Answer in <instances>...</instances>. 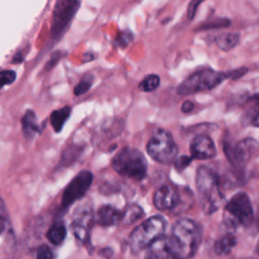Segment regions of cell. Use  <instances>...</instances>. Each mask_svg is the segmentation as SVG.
Wrapping results in <instances>:
<instances>
[{"label": "cell", "instance_id": "obj_2", "mask_svg": "<svg viewBox=\"0 0 259 259\" xmlns=\"http://www.w3.org/2000/svg\"><path fill=\"white\" fill-rule=\"evenodd\" d=\"M195 180L202 211L206 214L213 213L219 209L223 200L218 175L210 168L201 166L197 169Z\"/></svg>", "mask_w": 259, "mask_h": 259}, {"label": "cell", "instance_id": "obj_18", "mask_svg": "<svg viewBox=\"0 0 259 259\" xmlns=\"http://www.w3.org/2000/svg\"><path fill=\"white\" fill-rule=\"evenodd\" d=\"M67 235L66 226L63 221H56L47 232V238L53 245H61Z\"/></svg>", "mask_w": 259, "mask_h": 259}, {"label": "cell", "instance_id": "obj_8", "mask_svg": "<svg viewBox=\"0 0 259 259\" xmlns=\"http://www.w3.org/2000/svg\"><path fill=\"white\" fill-rule=\"evenodd\" d=\"M225 154L236 169L242 170L252 158H254L258 151V143L254 139H244L235 145L225 142Z\"/></svg>", "mask_w": 259, "mask_h": 259}, {"label": "cell", "instance_id": "obj_17", "mask_svg": "<svg viewBox=\"0 0 259 259\" xmlns=\"http://www.w3.org/2000/svg\"><path fill=\"white\" fill-rule=\"evenodd\" d=\"M237 244V238L233 233H227L218 239L213 245V250L217 255L225 256L229 254Z\"/></svg>", "mask_w": 259, "mask_h": 259}, {"label": "cell", "instance_id": "obj_6", "mask_svg": "<svg viewBox=\"0 0 259 259\" xmlns=\"http://www.w3.org/2000/svg\"><path fill=\"white\" fill-rule=\"evenodd\" d=\"M148 155L161 164H170L178 153V147L170 133L165 130H157L147 144Z\"/></svg>", "mask_w": 259, "mask_h": 259}, {"label": "cell", "instance_id": "obj_23", "mask_svg": "<svg viewBox=\"0 0 259 259\" xmlns=\"http://www.w3.org/2000/svg\"><path fill=\"white\" fill-rule=\"evenodd\" d=\"M92 83H93V76L88 74V75H85L81 80L80 82L74 87V94L76 96H79V95H82L84 93H86L90 87L92 86Z\"/></svg>", "mask_w": 259, "mask_h": 259}, {"label": "cell", "instance_id": "obj_12", "mask_svg": "<svg viewBox=\"0 0 259 259\" xmlns=\"http://www.w3.org/2000/svg\"><path fill=\"white\" fill-rule=\"evenodd\" d=\"M190 154L192 159L206 160L213 158L217 154L213 141L206 135L195 136L190 143Z\"/></svg>", "mask_w": 259, "mask_h": 259}, {"label": "cell", "instance_id": "obj_13", "mask_svg": "<svg viewBox=\"0 0 259 259\" xmlns=\"http://www.w3.org/2000/svg\"><path fill=\"white\" fill-rule=\"evenodd\" d=\"M178 201V190L169 185H163L158 188L154 194L153 202L160 210L173 209Z\"/></svg>", "mask_w": 259, "mask_h": 259}, {"label": "cell", "instance_id": "obj_5", "mask_svg": "<svg viewBox=\"0 0 259 259\" xmlns=\"http://www.w3.org/2000/svg\"><path fill=\"white\" fill-rule=\"evenodd\" d=\"M228 78V72H218L211 69H202L192 73L177 88L180 95H189L200 91L211 90Z\"/></svg>", "mask_w": 259, "mask_h": 259}, {"label": "cell", "instance_id": "obj_31", "mask_svg": "<svg viewBox=\"0 0 259 259\" xmlns=\"http://www.w3.org/2000/svg\"><path fill=\"white\" fill-rule=\"evenodd\" d=\"M4 228H5V221H4V219L2 217H0V235L4 231Z\"/></svg>", "mask_w": 259, "mask_h": 259}, {"label": "cell", "instance_id": "obj_4", "mask_svg": "<svg viewBox=\"0 0 259 259\" xmlns=\"http://www.w3.org/2000/svg\"><path fill=\"white\" fill-rule=\"evenodd\" d=\"M166 221L161 215H154L140 224L130 235L128 243L134 252L148 248L153 242L164 235Z\"/></svg>", "mask_w": 259, "mask_h": 259}, {"label": "cell", "instance_id": "obj_21", "mask_svg": "<svg viewBox=\"0 0 259 259\" xmlns=\"http://www.w3.org/2000/svg\"><path fill=\"white\" fill-rule=\"evenodd\" d=\"M144 215L143 208L138 204H131L121 214V221L126 224H133Z\"/></svg>", "mask_w": 259, "mask_h": 259}, {"label": "cell", "instance_id": "obj_27", "mask_svg": "<svg viewBox=\"0 0 259 259\" xmlns=\"http://www.w3.org/2000/svg\"><path fill=\"white\" fill-rule=\"evenodd\" d=\"M230 25V20L228 19H218L215 21H211L206 23L205 25L201 26V28L203 29H208V28H213V27H224V26H229Z\"/></svg>", "mask_w": 259, "mask_h": 259}, {"label": "cell", "instance_id": "obj_25", "mask_svg": "<svg viewBox=\"0 0 259 259\" xmlns=\"http://www.w3.org/2000/svg\"><path fill=\"white\" fill-rule=\"evenodd\" d=\"M53 257H54V255H53V252L50 247H48L46 245L38 247V249L36 251L35 259H53Z\"/></svg>", "mask_w": 259, "mask_h": 259}, {"label": "cell", "instance_id": "obj_15", "mask_svg": "<svg viewBox=\"0 0 259 259\" xmlns=\"http://www.w3.org/2000/svg\"><path fill=\"white\" fill-rule=\"evenodd\" d=\"M121 214L122 212L116 207L110 204H105L97 210L95 221L100 226L109 227L117 224L121 220Z\"/></svg>", "mask_w": 259, "mask_h": 259}, {"label": "cell", "instance_id": "obj_10", "mask_svg": "<svg viewBox=\"0 0 259 259\" xmlns=\"http://www.w3.org/2000/svg\"><path fill=\"white\" fill-rule=\"evenodd\" d=\"M92 223L93 211L89 204L85 203L76 208L72 219L71 228L77 240L85 242L88 239Z\"/></svg>", "mask_w": 259, "mask_h": 259}, {"label": "cell", "instance_id": "obj_28", "mask_svg": "<svg viewBox=\"0 0 259 259\" xmlns=\"http://www.w3.org/2000/svg\"><path fill=\"white\" fill-rule=\"evenodd\" d=\"M204 0H191V2L188 5V10H187V16L189 19H192L196 13L197 7L199 6V4L201 2H203Z\"/></svg>", "mask_w": 259, "mask_h": 259}, {"label": "cell", "instance_id": "obj_29", "mask_svg": "<svg viewBox=\"0 0 259 259\" xmlns=\"http://www.w3.org/2000/svg\"><path fill=\"white\" fill-rule=\"evenodd\" d=\"M132 37H133V35H132L131 32H121V33L119 34V37H118L116 40H117V42L119 44V46L125 47V46L131 41Z\"/></svg>", "mask_w": 259, "mask_h": 259}, {"label": "cell", "instance_id": "obj_20", "mask_svg": "<svg viewBox=\"0 0 259 259\" xmlns=\"http://www.w3.org/2000/svg\"><path fill=\"white\" fill-rule=\"evenodd\" d=\"M240 40V34L236 32H228L221 34L217 37L215 42L218 47L223 51H229L233 48H235Z\"/></svg>", "mask_w": 259, "mask_h": 259}, {"label": "cell", "instance_id": "obj_7", "mask_svg": "<svg viewBox=\"0 0 259 259\" xmlns=\"http://www.w3.org/2000/svg\"><path fill=\"white\" fill-rule=\"evenodd\" d=\"M224 218L232 227L250 226L254 219V212L249 196L244 192L236 193L227 202Z\"/></svg>", "mask_w": 259, "mask_h": 259}, {"label": "cell", "instance_id": "obj_24", "mask_svg": "<svg viewBox=\"0 0 259 259\" xmlns=\"http://www.w3.org/2000/svg\"><path fill=\"white\" fill-rule=\"evenodd\" d=\"M16 78V74L14 71L11 70H6L0 72V89L5 86L11 84Z\"/></svg>", "mask_w": 259, "mask_h": 259}, {"label": "cell", "instance_id": "obj_26", "mask_svg": "<svg viewBox=\"0 0 259 259\" xmlns=\"http://www.w3.org/2000/svg\"><path fill=\"white\" fill-rule=\"evenodd\" d=\"M192 161V158L191 157H188V156H180L179 158H175V166H176V169L181 171L183 170L184 168H186Z\"/></svg>", "mask_w": 259, "mask_h": 259}, {"label": "cell", "instance_id": "obj_22", "mask_svg": "<svg viewBox=\"0 0 259 259\" xmlns=\"http://www.w3.org/2000/svg\"><path fill=\"white\" fill-rule=\"evenodd\" d=\"M160 85V78L158 75L150 74L146 76L143 81L140 83V89L146 92H151L156 90Z\"/></svg>", "mask_w": 259, "mask_h": 259}, {"label": "cell", "instance_id": "obj_11", "mask_svg": "<svg viewBox=\"0 0 259 259\" xmlns=\"http://www.w3.org/2000/svg\"><path fill=\"white\" fill-rule=\"evenodd\" d=\"M79 5V0H58L53 18L52 34L57 36L66 27L67 23L70 21L74 15L77 7Z\"/></svg>", "mask_w": 259, "mask_h": 259}, {"label": "cell", "instance_id": "obj_14", "mask_svg": "<svg viewBox=\"0 0 259 259\" xmlns=\"http://www.w3.org/2000/svg\"><path fill=\"white\" fill-rule=\"evenodd\" d=\"M145 259H175L169 249L167 237L161 236L148 248Z\"/></svg>", "mask_w": 259, "mask_h": 259}, {"label": "cell", "instance_id": "obj_3", "mask_svg": "<svg viewBox=\"0 0 259 259\" xmlns=\"http://www.w3.org/2000/svg\"><path fill=\"white\" fill-rule=\"evenodd\" d=\"M113 169L121 176L142 180L147 175L148 164L144 154L135 148L125 147L112 160Z\"/></svg>", "mask_w": 259, "mask_h": 259}, {"label": "cell", "instance_id": "obj_9", "mask_svg": "<svg viewBox=\"0 0 259 259\" xmlns=\"http://www.w3.org/2000/svg\"><path fill=\"white\" fill-rule=\"evenodd\" d=\"M92 181L93 174L90 171L83 170L79 172L65 187L62 195L61 208L63 210L67 209L72 203L83 197L91 186Z\"/></svg>", "mask_w": 259, "mask_h": 259}, {"label": "cell", "instance_id": "obj_19", "mask_svg": "<svg viewBox=\"0 0 259 259\" xmlns=\"http://www.w3.org/2000/svg\"><path fill=\"white\" fill-rule=\"evenodd\" d=\"M70 114H71L70 106H65V107H62V108L57 109L52 112V114L50 116V121H51V125L53 126V128L56 133H60L62 131V128H63L65 122L67 121V119L69 118Z\"/></svg>", "mask_w": 259, "mask_h": 259}, {"label": "cell", "instance_id": "obj_1", "mask_svg": "<svg viewBox=\"0 0 259 259\" xmlns=\"http://www.w3.org/2000/svg\"><path fill=\"white\" fill-rule=\"evenodd\" d=\"M166 237L175 259H189L195 254L200 244L201 230L194 221L182 218L174 224L171 234Z\"/></svg>", "mask_w": 259, "mask_h": 259}, {"label": "cell", "instance_id": "obj_30", "mask_svg": "<svg viewBox=\"0 0 259 259\" xmlns=\"http://www.w3.org/2000/svg\"><path fill=\"white\" fill-rule=\"evenodd\" d=\"M193 108H194V104H193L191 101H188V100H187V101H184L183 104H182V106H181V110H182V112H184V113H188V112L192 111Z\"/></svg>", "mask_w": 259, "mask_h": 259}, {"label": "cell", "instance_id": "obj_16", "mask_svg": "<svg viewBox=\"0 0 259 259\" xmlns=\"http://www.w3.org/2000/svg\"><path fill=\"white\" fill-rule=\"evenodd\" d=\"M22 132L26 139H32L36 134L40 132L39 124L35 113L32 110H27L22 117Z\"/></svg>", "mask_w": 259, "mask_h": 259}]
</instances>
